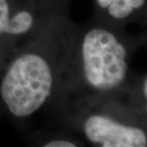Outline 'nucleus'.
Returning a JSON list of instances; mask_svg holds the SVG:
<instances>
[{
    "label": "nucleus",
    "instance_id": "nucleus-6",
    "mask_svg": "<svg viewBox=\"0 0 147 147\" xmlns=\"http://www.w3.org/2000/svg\"><path fill=\"white\" fill-rule=\"evenodd\" d=\"M45 147H76V144L69 140H52L44 144Z\"/></svg>",
    "mask_w": 147,
    "mask_h": 147
},
{
    "label": "nucleus",
    "instance_id": "nucleus-2",
    "mask_svg": "<svg viewBox=\"0 0 147 147\" xmlns=\"http://www.w3.org/2000/svg\"><path fill=\"white\" fill-rule=\"evenodd\" d=\"M82 71L87 84L98 92H109L120 86L128 72L127 51L110 31L93 28L81 44Z\"/></svg>",
    "mask_w": 147,
    "mask_h": 147
},
{
    "label": "nucleus",
    "instance_id": "nucleus-1",
    "mask_svg": "<svg viewBox=\"0 0 147 147\" xmlns=\"http://www.w3.org/2000/svg\"><path fill=\"white\" fill-rule=\"evenodd\" d=\"M54 78L44 57L34 53L21 55L8 68L0 85V95L16 117L36 112L51 96Z\"/></svg>",
    "mask_w": 147,
    "mask_h": 147
},
{
    "label": "nucleus",
    "instance_id": "nucleus-5",
    "mask_svg": "<svg viewBox=\"0 0 147 147\" xmlns=\"http://www.w3.org/2000/svg\"><path fill=\"white\" fill-rule=\"evenodd\" d=\"M98 7L116 20H123L142 8L146 0H96Z\"/></svg>",
    "mask_w": 147,
    "mask_h": 147
},
{
    "label": "nucleus",
    "instance_id": "nucleus-3",
    "mask_svg": "<svg viewBox=\"0 0 147 147\" xmlns=\"http://www.w3.org/2000/svg\"><path fill=\"white\" fill-rule=\"evenodd\" d=\"M83 130L88 140L103 147L147 146V137L142 129L124 125L102 115L88 117Z\"/></svg>",
    "mask_w": 147,
    "mask_h": 147
},
{
    "label": "nucleus",
    "instance_id": "nucleus-4",
    "mask_svg": "<svg viewBox=\"0 0 147 147\" xmlns=\"http://www.w3.org/2000/svg\"><path fill=\"white\" fill-rule=\"evenodd\" d=\"M34 17L30 11H18L10 16V6L7 0H0V36L2 34L19 36L31 30Z\"/></svg>",
    "mask_w": 147,
    "mask_h": 147
},
{
    "label": "nucleus",
    "instance_id": "nucleus-7",
    "mask_svg": "<svg viewBox=\"0 0 147 147\" xmlns=\"http://www.w3.org/2000/svg\"><path fill=\"white\" fill-rule=\"evenodd\" d=\"M142 94L144 96V98L146 99L147 96V78L146 76L144 78V80H143V84H142Z\"/></svg>",
    "mask_w": 147,
    "mask_h": 147
}]
</instances>
